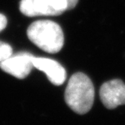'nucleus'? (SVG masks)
<instances>
[{"instance_id": "6e6552de", "label": "nucleus", "mask_w": 125, "mask_h": 125, "mask_svg": "<svg viewBox=\"0 0 125 125\" xmlns=\"http://www.w3.org/2000/svg\"><path fill=\"white\" fill-rule=\"evenodd\" d=\"M7 24V21L6 16L2 14H0V32L2 31L6 28Z\"/></svg>"}, {"instance_id": "39448f33", "label": "nucleus", "mask_w": 125, "mask_h": 125, "mask_svg": "<svg viewBox=\"0 0 125 125\" xmlns=\"http://www.w3.org/2000/svg\"><path fill=\"white\" fill-rule=\"evenodd\" d=\"M99 94L106 108H116L125 104V84L118 79L109 81L102 85Z\"/></svg>"}, {"instance_id": "f03ea898", "label": "nucleus", "mask_w": 125, "mask_h": 125, "mask_svg": "<svg viewBox=\"0 0 125 125\" xmlns=\"http://www.w3.org/2000/svg\"><path fill=\"white\" fill-rule=\"evenodd\" d=\"M29 40L47 53L60 51L64 43L61 27L51 21H37L31 24L27 30Z\"/></svg>"}, {"instance_id": "423d86ee", "label": "nucleus", "mask_w": 125, "mask_h": 125, "mask_svg": "<svg viewBox=\"0 0 125 125\" xmlns=\"http://www.w3.org/2000/svg\"><path fill=\"white\" fill-rule=\"evenodd\" d=\"M33 67L44 72L49 81L54 85H61L66 80V70L54 59L34 57Z\"/></svg>"}, {"instance_id": "7ed1b4c3", "label": "nucleus", "mask_w": 125, "mask_h": 125, "mask_svg": "<svg viewBox=\"0 0 125 125\" xmlns=\"http://www.w3.org/2000/svg\"><path fill=\"white\" fill-rule=\"evenodd\" d=\"M78 0H21L20 10L24 16H59L73 9Z\"/></svg>"}, {"instance_id": "f257e3e1", "label": "nucleus", "mask_w": 125, "mask_h": 125, "mask_svg": "<svg viewBox=\"0 0 125 125\" xmlns=\"http://www.w3.org/2000/svg\"><path fill=\"white\" fill-rule=\"evenodd\" d=\"M94 100V87L90 79L82 72L72 75L65 90L67 106L77 114L89 111Z\"/></svg>"}, {"instance_id": "20e7f679", "label": "nucleus", "mask_w": 125, "mask_h": 125, "mask_svg": "<svg viewBox=\"0 0 125 125\" xmlns=\"http://www.w3.org/2000/svg\"><path fill=\"white\" fill-rule=\"evenodd\" d=\"M34 55L30 53H22L11 55L0 62V68L18 79H24L29 76L33 67Z\"/></svg>"}, {"instance_id": "0eeeda50", "label": "nucleus", "mask_w": 125, "mask_h": 125, "mask_svg": "<svg viewBox=\"0 0 125 125\" xmlns=\"http://www.w3.org/2000/svg\"><path fill=\"white\" fill-rule=\"evenodd\" d=\"M12 54L11 46L5 42H0V62Z\"/></svg>"}]
</instances>
